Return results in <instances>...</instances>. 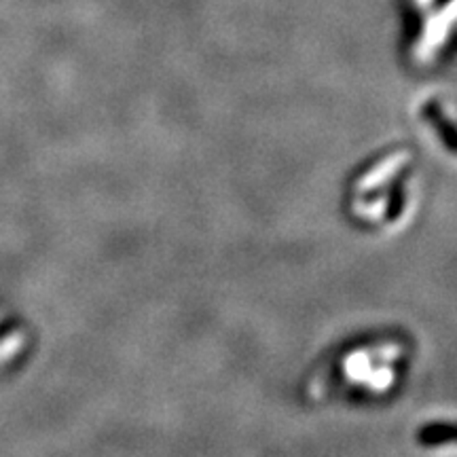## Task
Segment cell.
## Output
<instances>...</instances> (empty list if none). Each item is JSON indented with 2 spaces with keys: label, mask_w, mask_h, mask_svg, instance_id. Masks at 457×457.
<instances>
[{
  "label": "cell",
  "mask_w": 457,
  "mask_h": 457,
  "mask_svg": "<svg viewBox=\"0 0 457 457\" xmlns=\"http://www.w3.org/2000/svg\"><path fill=\"white\" fill-rule=\"evenodd\" d=\"M409 179V155H390L375 162L352 187V212L358 220L387 227L404 214V180Z\"/></svg>",
  "instance_id": "6da1fadb"
},
{
  "label": "cell",
  "mask_w": 457,
  "mask_h": 457,
  "mask_svg": "<svg viewBox=\"0 0 457 457\" xmlns=\"http://www.w3.org/2000/svg\"><path fill=\"white\" fill-rule=\"evenodd\" d=\"M404 362V343L375 341L353 345L333 362V370L341 392L377 394L390 392L400 377Z\"/></svg>",
  "instance_id": "7a4b0ae2"
},
{
  "label": "cell",
  "mask_w": 457,
  "mask_h": 457,
  "mask_svg": "<svg viewBox=\"0 0 457 457\" xmlns=\"http://www.w3.org/2000/svg\"><path fill=\"white\" fill-rule=\"evenodd\" d=\"M407 55L413 64L430 66L451 41L455 0H403Z\"/></svg>",
  "instance_id": "3957f363"
},
{
  "label": "cell",
  "mask_w": 457,
  "mask_h": 457,
  "mask_svg": "<svg viewBox=\"0 0 457 457\" xmlns=\"http://www.w3.org/2000/svg\"><path fill=\"white\" fill-rule=\"evenodd\" d=\"M26 347V335L0 316V364L13 362Z\"/></svg>",
  "instance_id": "277c9868"
}]
</instances>
